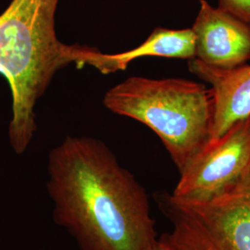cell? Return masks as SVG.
Wrapping results in <instances>:
<instances>
[{
    "label": "cell",
    "mask_w": 250,
    "mask_h": 250,
    "mask_svg": "<svg viewBox=\"0 0 250 250\" xmlns=\"http://www.w3.org/2000/svg\"><path fill=\"white\" fill-rule=\"evenodd\" d=\"M250 171V116L209 141L180 172L169 194L179 201H206L239 182Z\"/></svg>",
    "instance_id": "cell-5"
},
{
    "label": "cell",
    "mask_w": 250,
    "mask_h": 250,
    "mask_svg": "<svg viewBox=\"0 0 250 250\" xmlns=\"http://www.w3.org/2000/svg\"><path fill=\"white\" fill-rule=\"evenodd\" d=\"M104 104L112 112L151 129L179 172L210 140L214 102L204 83L133 76L108 90Z\"/></svg>",
    "instance_id": "cell-3"
},
{
    "label": "cell",
    "mask_w": 250,
    "mask_h": 250,
    "mask_svg": "<svg viewBox=\"0 0 250 250\" xmlns=\"http://www.w3.org/2000/svg\"><path fill=\"white\" fill-rule=\"evenodd\" d=\"M47 173L54 222L81 250H150L158 241L146 189L102 141L65 138Z\"/></svg>",
    "instance_id": "cell-1"
},
{
    "label": "cell",
    "mask_w": 250,
    "mask_h": 250,
    "mask_svg": "<svg viewBox=\"0 0 250 250\" xmlns=\"http://www.w3.org/2000/svg\"><path fill=\"white\" fill-rule=\"evenodd\" d=\"M150 250H176L173 249L172 247H170V245H168L166 242L161 240L159 236V239L157 243L154 245V247Z\"/></svg>",
    "instance_id": "cell-10"
},
{
    "label": "cell",
    "mask_w": 250,
    "mask_h": 250,
    "mask_svg": "<svg viewBox=\"0 0 250 250\" xmlns=\"http://www.w3.org/2000/svg\"><path fill=\"white\" fill-rule=\"evenodd\" d=\"M218 8L250 23V0H218Z\"/></svg>",
    "instance_id": "cell-9"
},
{
    "label": "cell",
    "mask_w": 250,
    "mask_h": 250,
    "mask_svg": "<svg viewBox=\"0 0 250 250\" xmlns=\"http://www.w3.org/2000/svg\"><path fill=\"white\" fill-rule=\"evenodd\" d=\"M191 73L210 85L214 114L210 140L224 134L234 123L250 116V65L223 70L197 59L188 61Z\"/></svg>",
    "instance_id": "cell-8"
},
{
    "label": "cell",
    "mask_w": 250,
    "mask_h": 250,
    "mask_svg": "<svg viewBox=\"0 0 250 250\" xmlns=\"http://www.w3.org/2000/svg\"><path fill=\"white\" fill-rule=\"evenodd\" d=\"M170 220L160 236L176 250H250V171L239 182L206 201L159 197Z\"/></svg>",
    "instance_id": "cell-4"
},
{
    "label": "cell",
    "mask_w": 250,
    "mask_h": 250,
    "mask_svg": "<svg viewBox=\"0 0 250 250\" xmlns=\"http://www.w3.org/2000/svg\"><path fill=\"white\" fill-rule=\"evenodd\" d=\"M196 58L208 66L230 70L250 60V23L207 0L199 1L193 26Z\"/></svg>",
    "instance_id": "cell-6"
},
{
    "label": "cell",
    "mask_w": 250,
    "mask_h": 250,
    "mask_svg": "<svg viewBox=\"0 0 250 250\" xmlns=\"http://www.w3.org/2000/svg\"><path fill=\"white\" fill-rule=\"evenodd\" d=\"M145 57L195 59L196 37L192 28L171 30L158 27L141 45L123 53H102L96 47L78 45L74 63L79 68L89 65L101 73L108 74L125 71L133 61Z\"/></svg>",
    "instance_id": "cell-7"
},
{
    "label": "cell",
    "mask_w": 250,
    "mask_h": 250,
    "mask_svg": "<svg viewBox=\"0 0 250 250\" xmlns=\"http://www.w3.org/2000/svg\"><path fill=\"white\" fill-rule=\"evenodd\" d=\"M60 0H12L0 15V74L12 97L9 143L19 155L26 151L36 130V102L56 72L73 63L75 45L56 34Z\"/></svg>",
    "instance_id": "cell-2"
}]
</instances>
